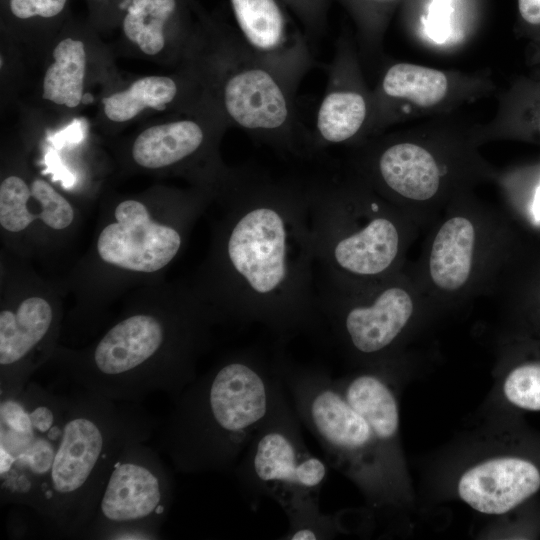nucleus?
<instances>
[{
    "mask_svg": "<svg viewBox=\"0 0 540 540\" xmlns=\"http://www.w3.org/2000/svg\"><path fill=\"white\" fill-rule=\"evenodd\" d=\"M458 0H426V13L422 16L425 27L430 35L449 36L447 28H450L451 34H456L453 30L456 5ZM453 39V36H452ZM457 39V38H456ZM454 40V39H453Z\"/></svg>",
    "mask_w": 540,
    "mask_h": 540,
    "instance_id": "obj_29",
    "label": "nucleus"
},
{
    "mask_svg": "<svg viewBox=\"0 0 540 540\" xmlns=\"http://www.w3.org/2000/svg\"><path fill=\"white\" fill-rule=\"evenodd\" d=\"M538 127H539V133H540V119H539Z\"/></svg>",
    "mask_w": 540,
    "mask_h": 540,
    "instance_id": "obj_34",
    "label": "nucleus"
},
{
    "mask_svg": "<svg viewBox=\"0 0 540 540\" xmlns=\"http://www.w3.org/2000/svg\"><path fill=\"white\" fill-rule=\"evenodd\" d=\"M534 212L537 216H540V186L537 189V193L534 201Z\"/></svg>",
    "mask_w": 540,
    "mask_h": 540,
    "instance_id": "obj_33",
    "label": "nucleus"
},
{
    "mask_svg": "<svg viewBox=\"0 0 540 540\" xmlns=\"http://www.w3.org/2000/svg\"><path fill=\"white\" fill-rule=\"evenodd\" d=\"M219 109L227 122L282 153L302 156L313 148L300 122L294 92L239 38L220 43Z\"/></svg>",
    "mask_w": 540,
    "mask_h": 540,
    "instance_id": "obj_9",
    "label": "nucleus"
},
{
    "mask_svg": "<svg viewBox=\"0 0 540 540\" xmlns=\"http://www.w3.org/2000/svg\"><path fill=\"white\" fill-rule=\"evenodd\" d=\"M220 189L208 278L216 319L259 323L283 342L320 333L307 184L244 167Z\"/></svg>",
    "mask_w": 540,
    "mask_h": 540,
    "instance_id": "obj_1",
    "label": "nucleus"
},
{
    "mask_svg": "<svg viewBox=\"0 0 540 540\" xmlns=\"http://www.w3.org/2000/svg\"><path fill=\"white\" fill-rule=\"evenodd\" d=\"M114 218L97 238L99 257L109 265L142 273L156 272L176 257L185 223L191 219L154 221L145 204L133 199L120 202Z\"/></svg>",
    "mask_w": 540,
    "mask_h": 540,
    "instance_id": "obj_15",
    "label": "nucleus"
},
{
    "mask_svg": "<svg viewBox=\"0 0 540 540\" xmlns=\"http://www.w3.org/2000/svg\"><path fill=\"white\" fill-rule=\"evenodd\" d=\"M318 289L349 293L388 278L402 248L390 202L354 171L307 184Z\"/></svg>",
    "mask_w": 540,
    "mask_h": 540,
    "instance_id": "obj_5",
    "label": "nucleus"
},
{
    "mask_svg": "<svg viewBox=\"0 0 540 540\" xmlns=\"http://www.w3.org/2000/svg\"><path fill=\"white\" fill-rule=\"evenodd\" d=\"M54 62L43 80V98L69 108L83 99L86 53L80 40L65 38L53 50Z\"/></svg>",
    "mask_w": 540,
    "mask_h": 540,
    "instance_id": "obj_23",
    "label": "nucleus"
},
{
    "mask_svg": "<svg viewBox=\"0 0 540 540\" xmlns=\"http://www.w3.org/2000/svg\"><path fill=\"white\" fill-rule=\"evenodd\" d=\"M484 140L483 125L455 113L355 145L353 171L389 202H426L449 187Z\"/></svg>",
    "mask_w": 540,
    "mask_h": 540,
    "instance_id": "obj_6",
    "label": "nucleus"
},
{
    "mask_svg": "<svg viewBox=\"0 0 540 540\" xmlns=\"http://www.w3.org/2000/svg\"><path fill=\"white\" fill-rule=\"evenodd\" d=\"M388 278L355 292L317 290L321 330L328 328L341 346L365 361L387 352L414 312L410 292Z\"/></svg>",
    "mask_w": 540,
    "mask_h": 540,
    "instance_id": "obj_12",
    "label": "nucleus"
},
{
    "mask_svg": "<svg viewBox=\"0 0 540 540\" xmlns=\"http://www.w3.org/2000/svg\"><path fill=\"white\" fill-rule=\"evenodd\" d=\"M146 442L131 440L118 455L83 538H161L174 499V478L159 451Z\"/></svg>",
    "mask_w": 540,
    "mask_h": 540,
    "instance_id": "obj_10",
    "label": "nucleus"
},
{
    "mask_svg": "<svg viewBox=\"0 0 540 540\" xmlns=\"http://www.w3.org/2000/svg\"><path fill=\"white\" fill-rule=\"evenodd\" d=\"M476 229L466 216L448 218L438 229L429 254V274L442 291L455 292L470 279Z\"/></svg>",
    "mask_w": 540,
    "mask_h": 540,
    "instance_id": "obj_22",
    "label": "nucleus"
},
{
    "mask_svg": "<svg viewBox=\"0 0 540 540\" xmlns=\"http://www.w3.org/2000/svg\"><path fill=\"white\" fill-rule=\"evenodd\" d=\"M244 45L294 92L315 59L310 43L292 27L276 0H230Z\"/></svg>",
    "mask_w": 540,
    "mask_h": 540,
    "instance_id": "obj_17",
    "label": "nucleus"
},
{
    "mask_svg": "<svg viewBox=\"0 0 540 540\" xmlns=\"http://www.w3.org/2000/svg\"><path fill=\"white\" fill-rule=\"evenodd\" d=\"M284 388L276 347L229 353L173 400L158 451L180 473L233 471Z\"/></svg>",
    "mask_w": 540,
    "mask_h": 540,
    "instance_id": "obj_2",
    "label": "nucleus"
},
{
    "mask_svg": "<svg viewBox=\"0 0 540 540\" xmlns=\"http://www.w3.org/2000/svg\"><path fill=\"white\" fill-rule=\"evenodd\" d=\"M7 530L12 538H22L27 533V525L19 515L11 516Z\"/></svg>",
    "mask_w": 540,
    "mask_h": 540,
    "instance_id": "obj_32",
    "label": "nucleus"
},
{
    "mask_svg": "<svg viewBox=\"0 0 540 540\" xmlns=\"http://www.w3.org/2000/svg\"><path fill=\"white\" fill-rule=\"evenodd\" d=\"M540 488V472L518 457L490 458L467 469L459 478V498L487 515L507 513Z\"/></svg>",
    "mask_w": 540,
    "mask_h": 540,
    "instance_id": "obj_18",
    "label": "nucleus"
},
{
    "mask_svg": "<svg viewBox=\"0 0 540 540\" xmlns=\"http://www.w3.org/2000/svg\"><path fill=\"white\" fill-rule=\"evenodd\" d=\"M372 112L373 94L363 74L358 47L342 37L335 43L327 67L326 87L311 134L313 150L361 143L369 137Z\"/></svg>",
    "mask_w": 540,
    "mask_h": 540,
    "instance_id": "obj_14",
    "label": "nucleus"
},
{
    "mask_svg": "<svg viewBox=\"0 0 540 540\" xmlns=\"http://www.w3.org/2000/svg\"><path fill=\"white\" fill-rule=\"evenodd\" d=\"M70 202L48 182L35 179L28 185L18 176L0 184V225L9 232L25 230L39 219L54 230H63L74 220Z\"/></svg>",
    "mask_w": 540,
    "mask_h": 540,
    "instance_id": "obj_19",
    "label": "nucleus"
},
{
    "mask_svg": "<svg viewBox=\"0 0 540 540\" xmlns=\"http://www.w3.org/2000/svg\"><path fill=\"white\" fill-rule=\"evenodd\" d=\"M155 419L138 401L85 388L68 394L62 439L39 516L55 534L83 538L111 469L131 440L148 441Z\"/></svg>",
    "mask_w": 540,
    "mask_h": 540,
    "instance_id": "obj_4",
    "label": "nucleus"
},
{
    "mask_svg": "<svg viewBox=\"0 0 540 540\" xmlns=\"http://www.w3.org/2000/svg\"><path fill=\"white\" fill-rule=\"evenodd\" d=\"M67 0H9L11 13L18 19L52 18L60 14Z\"/></svg>",
    "mask_w": 540,
    "mask_h": 540,
    "instance_id": "obj_30",
    "label": "nucleus"
},
{
    "mask_svg": "<svg viewBox=\"0 0 540 540\" xmlns=\"http://www.w3.org/2000/svg\"><path fill=\"white\" fill-rule=\"evenodd\" d=\"M58 329V313L44 297L28 296L1 309L0 398L18 395L53 357Z\"/></svg>",
    "mask_w": 540,
    "mask_h": 540,
    "instance_id": "obj_16",
    "label": "nucleus"
},
{
    "mask_svg": "<svg viewBox=\"0 0 540 540\" xmlns=\"http://www.w3.org/2000/svg\"><path fill=\"white\" fill-rule=\"evenodd\" d=\"M494 88L487 71L462 72L392 62L383 69L372 90L369 137L406 121L455 113L461 106L489 95Z\"/></svg>",
    "mask_w": 540,
    "mask_h": 540,
    "instance_id": "obj_11",
    "label": "nucleus"
},
{
    "mask_svg": "<svg viewBox=\"0 0 540 540\" xmlns=\"http://www.w3.org/2000/svg\"><path fill=\"white\" fill-rule=\"evenodd\" d=\"M208 133L203 124L182 119L147 128L135 139L132 157L141 167L160 169L184 164L208 149Z\"/></svg>",
    "mask_w": 540,
    "mask_h": 540,
    "instance_id": "obj_21",
    "label": "nucleus"
},
{
    "mask_svg": "<svg viewBox=\"0 0 540 540\" xmlns=\"http://www.w3.org/2000/svg\"><path fill=\"white\" fill-rule=\"evenodd\" d=\"M367 7V12L360 22L359 43H356L361 59L377 56L382 47L385 29L384 11H389L400 0H354Z\"/></svg>",
    "mask_w": 540,
    "mask_h": 540,
    "instance_id": "obj_28",
    "label": "nucleus"
},
{
    "mask_svg": "<svg viewBox=\"0 0 540 540\" xmlns=\"http://www.w3.org/2000/svg\"><path fill=\"white\" fill-rule=\"evenodd\" d=\"M276 345L280 373L301 423L325 453L326 461L355 480L374 501L390 490L387 468L372 430L347 402L322 367L292 361Z\"/></svg>",
    "mask_w": 540,
    "mask_h": 540,
    "instance_id": "obj_7",
    "label": "nucleus"
},
{
    "mask_svg": "<svg viewBox=\"0 0 540 540\" xmlns=\"http://www.w3.org/2000/svg\"><path fill=\"white\" fill-rule=\"evenodd\" d=\"M334 383L347 402L365 419L381 451L383 460L390 468L389 454L399 429V406L396 395L384 375L365 371Z\"/></svg>",
    "mask_w": 540,
    "mask_h": 540,
    "instance_id": "obj_20",
    "label": "nucleus"
},
{
    "mask_svg": "<svg viewBox=\"0 0 540 540\" xmlns=\"http://www.w3.org/2000/svg\"><path fill=\"white\" fill-rule=\"evenodd\" d=\"M68 409V394L29 381L0 398L1 504L42 510Z\"/></svg>",
    "mask_w": 540,
    "mask_h": 540,
    "instance_id": "obj_8",
    "label": "nucleus"
},
{
    "mask_svg": "<svg viewBox=\"0 0 540 540\" xmlns=\"http://www.w3.org/2000/svg\"><path fill=\"white\" fill-rule=\"evenodd\" d=\"M176 9V0H131L123 31L143 53L155 55L165 46V27Z\"/></svg>",
    "mask_w": 540,
    "mask_h": 540,
    "instance_id": "obj_25",
    "label": "nucleus"
},
{
    "mask_svg": "<svg viewBox=\"0 0 540 540\" xmlns=\"http://www.w3.org/2000/svg\"><path fill=\"white\" fill-rule=\"evenodd\" d=\"M301 424L284 388L233 469L240 490L252 508L265 497L278 503L301 490L299 470L311 453L305 445Z\"/></svg>",
    "mask_w": 540,
    "mask_h": 540,
    "instance_id": "obj_13",
    "label": "nucleus"
},
{
    "mask_svg": "<svg viewBox=\"0 0 540 540\" xmlns=\"http://www.w3.org/2000/svg\"><path fill=\"white\" fill-rule=\"evenodd\" d=\"M505 398L513 405L540 410V363L520 365L509 372L503 383Z\"/></svg>",
    "mask_w": 540,
    "mask_h": 540,
    "instance_id": "obj_27",
    "label": "nucleus"
},
{
    "mask_svg": "<svg viewBox=\"0 0 540 540\" xmlns=\"http://www.w3.org/2000/svg\"><path fill=\"white\" fill-rule=\"evenodd\" d=\"M179 93L177 82L167 76H147L133 82L126 90L103 98L104 113L113 122H125L145 108L164 110Z\"/></svg>",
    "mask_w": 540,
    "mask_h": 540,
    "instance_id": "obj_24",
    "label": "nucleus"
},
{
    "mask_svg": "<svg viewBox=\"0 0 540 540\" xmlns=\"http://www.w3.org/2000/svg\"><path fill=\"white\" fill-rule=\"evenodd\" d=\"M520 20L530 28H540V0H517Z\"/></svg>",
    "mask_w": 540,
    "mask_h": 540,
    "instance_id": "obj_31",
    "label": "nucleus"
},
{
    "mask_svg": "<svg viewBox=\"0 0 540 540\" xmlns=\"http://www.w3.org/2000/svg\"><path fill=\"white\" fill-rule=\"evenodd\" d=\"M279 505L289 520L288 531L280 539H330L342 528L336 516L320 511L318 493L297 491Z\"/></svg>",
    "mask_w": 540,
    "mask_h": 540,
    "instance_id": "obj_26",
    "label": "nucleus"
},
{
    "mask_svg": "<svg viewBox=\"0 0 540 540\" xmlns=\"http://www.w3.org/2000/svg\"><path fill=\"white\" fill-rule=\"evenodd\" d=\"M216 320L198 301L137 310L81 351L55 350L52 360L78 387L107 398L138 401L164 392L174 400L197 378V360Z\"/></svg>",
    "mask_w": 540,
    "mask_h": 540,
    "instance_id": "obj_3",
    "label": "nucleus"
}]
</instances>
